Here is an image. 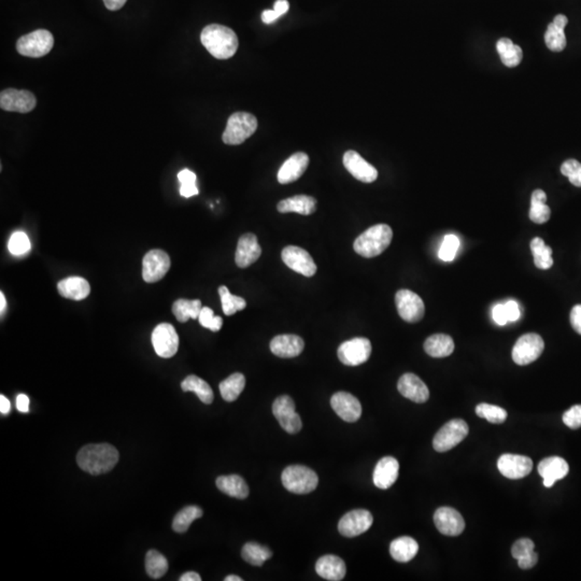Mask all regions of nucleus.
Returning <instances> with one entry per match:
<instances>
[{
	"instance_id": "nucleus-42",
	"label": "nucleus",
	"mask_w": 581,
	"mask_h": 581,
	"mask_svg": "<svg viewBox=\"0 0 581 581\" xmlns=\"http://www.w3.org/2000/svg\"><path fill=\"white\" fill-rule=\"evenodd\" d=\"M168 561L161 552L150 550L146 555V574L153 579H160L167 573Z\"/></svg>"
},
{
	"instance_id": "nucleus-24",
	"label": "nucleus",
	"mask_w": 581,
	"mask_h": 581,
	"mask_svg": "<svg viewBox=\"0 0 581 581\" xmlns=\"http://www.w3.org/2000/svg\"><path fill=\"white\" fill-rule=\"evenodd\" d=\"M309 165V156L304 152L293 154L285 162L278 173V181L281 184H289L298 180L304 175Z\"/></svg>"
},
{
	"instance_id": "nucleus-4",
	"label": "nucleus",
	"mask_w": 581,
	"mask_h": 581,
	"mask_svg": "<svg viewBox=\"0 0 581 581\" xmlns=\"http://www.w3.org/2000/svg\"><path fill=\"white\" fill-rule=\"evenodd\" d=\"M256 129L258 119L254 115L247 112H236L229 117L222 140L229 146H238L250 138Z\"/></svg>"
},
{
	"instance_id": "nucleus-16",
	"label": "nucleus",
	"mask_w": 581,
	"mask_h": 581,
	"mask_svg": "<svg viewBox=\"0 0 581 581\" xmlns=\"http://www.w3.org/2000/svg\"><path fill=\"white\" fill-rule=\"evenodd\" d=\"M281 258L287 267L301 275L312 277L316 273L314 258L303 248L296 246L285 247Z\"/></svg>"
},
{
	"instance_id": "nucleus-25",
	"label": "nucleus",
	"mask_w": 581,
	"mask_h": 581,
	"mask_svg": "<svg viewBox=\"0 0 581 581\" xmlns=\"http://www.w3.org/2000/svg\"><path fill=\"white\" fill-rule=\"evenodd\" d=\"M569 472V464L560 457H546L538 465V473L542 477L546 488H551L557 480L563 479Z\"/></svg>"
},
{
	"instance_id": "nucleus-60",
	"label": "nucleus",
	"mask_w": 581,
	"mask_h": 581,
	"mask_svg": "<svg viewBox=\"0 0 581 581\" xmlns=\"http://www.w3.org/2000/svg\"><path fill=\"white\" fill-rule=\"evenodd\" d=\"M279 15L275 10H265L262 15V20L265 24H272L275 22L277 19H279Z\"/></svg>"
},
{
	"instance_id": "nucleus-12",
	"label": "nucleus",
	"mask_w": 581,
	"mask_h": 581,
	"mask_svg": "<svg viewBox=\"0 0 581 581\" xmlns=\"http://www.w3.org/2000/svg\"><path fill=\"white\" fill-rule=\"evenodd\" d=\"M171 258L160 249L149 251L142 262V277L146 283H158L171 268Z\"/></svg>"
},
{
	"instance_id": "nucleus-8",
	"label": "nucleus",
	"mask_w": 581,
	"mask_h": 581,
	"mask_svg": "<svg viewBox=\"0 0 581 581\" xmlns=\"http://www.w3.org/2000/svg\"><path fill=\"white\" fill-rule=\"evenodd\" d=\"M544 349L545 343L538 334L528 333L521 336L513 345V362L520 366L535 362L542 355Z\"/></svg>"
},
{
	"instance_id": "nucleus-5",
	"label": "nucleus",
	"mask_w": 581,
	"mask_h": 581,
	"mask_svg": "<svg viewBox=\"0 0 581 581\" xmlns=\"http://www.w3.org/2000/svg\"><path fill=\"white\" fill-rule=\"evenodd\" d=\"M281 480L285 489L295 494L310 493L316 489L318 484L316 472L303 465L287 467L283 470Z\"/></svg>"
},
{
	"instance_id": "nucleus-62",
	"label": "nucleus",
	"mask_w": 581,
	"mask_h": 581,
	"mask_svg": "<svg viewBox=\"0 0 581 581\" xmlns=\"http://www.w3.org/2000/svg\"><path fill=\"white\" fill-rule=\"evenodd\" d=\"M180 581H200L202 580V577L198 574V573H195V571H187L185 574H183L182 576L179 578Z\"/></svg>"
},
{
	"instance_id": "nucleus-61",
	"label": "nucleus",
	"mask_w": 581,
	"mask_h": 581,
	"mask_svg": "<svg viewBox=\"0 0 581 581\" xmlns=\"http://www.w3.org/2000/svg\"><path fill=\"white\" fill-rule=\"evenodd\" d=\"M11 410V404L9 399L7 397H3V395H0V412L1 415H5L7 416Z\"/></svg>"
},
{
	"instance_id": "nucleus-10",
	"label": "nucleus",
	"mask_w": 581,
	"mask_h": 581,
	"mask_svg": "<svg viewBox=\"0 0 581 581\" xmlns=\"http://www.w3.org/2000/svg\"><path fill=\"white\" fill-rule=\"evenodd\" d=\"M397 312L404 321L417 323L421 321L426 312L423 301L410 289H399L395 295Z\"/></svg>"
},
{
	"instance_id": "nucleus-45",
	"label": "nucleus",
	"mask_w": 581,
	"mask_h": 581,
	"mask_svg": "<svg viewBox=\"0 0 581 581\" xmlns=\"http://www.w3.org/2000/svg\"><path fill=\"white\" fill-rule=\"evenodd\" d=\"M30 240L24 231H15L12 234L9 243H8V248L13 256H24L27 252H30Z\"/></svg>"
},
{
	"instance_id": "nucleus-30",
	"label": "nucleus",
	"mask_w": 581,
	"mask_h": 581,
	"mask_svg": "<svg viewBox=\"0 0 581 581\" xmlns=\"http://www.w3.org/2000/svg\"><path fill=\"white\" fill-rule=\"evenodd\" d=\"M278 211L281 213L296 212L303 216H310L316 209V200L308 195H296L293 198L281 200L277 206Z\"/></svg>"
},
{
	"instance_id": "nucleus-58",
	"label": "nucleus",
	"mask_w": 581,
	"mask_h": 581,
	"mask_svg": "<svg viewBox=\"0 0 581 581\" xmlns=\"http://www.w3.org/2000/svg\"><path fill=\"white\" fill-rule=\"evenodd\" d=\"M127 0H104L106 8L110 11H117L123 8Z\"/></svg>"
},
{
	"instance_id": "nucleus-1",
	"label": "nucleus",
	"mask_w": 581,
	"mask_h": 581,
	"mask_svg": "<svg viewBox=\"0 0 581 581\" xmlns=\"http://www.w3.org/2000/svg\"><path fill=\"white\" fill-rule=\"evenodd\" d=\"M119 451L109 444L84 446L77 455L79 467L88 474H106L119 462Z\"/></svg>"
},
{
	"instance_id": "nucleus-44",
	"label": "nucleus",
	"mask_w": 581,
	"mask_h": 581,
	"mask_svg": "<svg viewBox=\"0 0 581 581\" xmlns=\"http://www.w3.org/2000/svg\"><path fill=\"white\" fill-rule=\"evenodd\" d=\"M476 414L480 418L486 419L494 424L503 423L507 419V411L505 409L495 405L486 404V403L477 405Z\"/></svg>"
},
{
	"instance_id": "nucleus-36",
	"label": "nucleus",
	"mask_w": 581,
	"mask_h": 581,
	"mask_svg": "<svg viewBox=\"0 0 581 581\" xmlns=\"http://www.w3.org/2000/svg\"><path fill=\"white\" fill-rule=\"evenodd\" d=\"M181 388L184 392H195L204 404L209 405L213 401L214 395L211 387L207 382L195 374L187 376L181 383Z\"/></svg>"
},
{
	"instance_id": "nucleus-34",
	"label": "nucleus",
	"mask_w": 581,
	"mask_h": 581,
	"mask_svg": "<svg viewBox=\"0 0 581 581\" xmlns=\"http://www.w3.org/2000/svg\"><path fill=\"white\" fill-rule=\"evenodd\" d=\"M496 50L499 54L502 63L506 67L513 68L518 66L523 59V52L520 46L513 44L509 38H502L496 44Z\"/></svg>"
},
{
	"instance_id": "nucleus-41",
	"label": "nucleus",
	"mask_w": 581,
	"mask_h": 581,
	"mask_svg": "<svg viewBox=\"0 0 581 581\" xmlns=\"http://www.w3.org/2000/svg\"><path fill=\"white\" fill-rule=\"evenodd\" d=\"M204 511L198 506H187L175 515L173 528L177 533H185L195 520L202 518Z\"/></svg>"
},
{
	"instance_id": "nucleus-26",
	"label": "nucleus",
	"mask_w": 581,
	"mask_h": 581,
	"mask_svg": "<svg viewBox=\"0 0 581 581\" xmlns=\"http://www.w3.org/2000/svg\"><path fill=\"white\" fill-rule=\"evenodd\" d=\"M303 339L296 335L276 336L270 341V350L279 358L292 359L298 356L304 350Z\"/></svg>"
},
{
	"instance_id": "nucleus-29",
	"label": "nucleus",
	"mask_w": 581,
	"mask_h": 581,
	"mask_svg": "<svg viewBox=\"0 0 581 581\" xmlns=\"http://www.w3.org/2000/svg\"><path fill=\"white\" fill-rule=\"evenodd\" d=\"M59 293L65 298L82 301L90 295V283L84 278L69 277L59 281Z\"/></svg>"
},
{
	"instance_id": "nucleus-15",
	"label": "nucleus",
	"mask_w": 581,
	"mask_h": 581,
	"mask_svg": "<svg viewBox=\"0 0 581 581\" xmlns=\"http://www.w3.org/2000/svg\"><path fill=\"white\" fill-rule=\"evenodd\" d=\"M374 518L366 509H354L345 513L339 523V531L345 537H355L368 532L372 526Z\"/></svg>"
},
{
	"instance_id": "nucleus-46",
	"label": "nucleus",
	"mask_w": 581,
	"mask_h": 581,
	"mask_svg": "<svg viewBox=\"0 0 581 581\" xmlns=\"http://www.w3.org/2000/svg\"><path fill=\"white\" fill-rule=\"evenodd\" d=\"M460 247V240L455 235H447L444 239L438 256L444 262H453L457 254V249Z\"/></svg>"
},
{
	"instance_id": "nucleus-56",
	"label": "nucleus",
	"mask_w": 581,
	"mask_h": 581,
	"mask_svg": "<svg viewBox=\"0 0 581 581\" xmlns=\"http://www.w3.org/2000/svg\"><path fill=\"white\" fill-rule=\"evenodd\" d=\"M180 194L181 196L185 198H190L192 196H195V195H198V189L196 187V183H192V184H181Z\"/></svg>"
},
{
	"instance_id": "nucleus-47",
	"label": "nucleus",
	"mask_w": 581,
	"mask_h": 581,
	"mask_svg": "<svg viewBox=\"0 0 581 581\" xmlns=\"http://www.w3.org/2000/svg\"><path fill=\"white\" fill-rule=\"evenodd\" d=\"M562 175L569 178V182L577 187H581V164L576 160H567L561 166Z\"/></svg>"
},
{
	"instance_id": "nucleus-48",
	"label": "nucleus",
	"mask_w": 581,
	"mask_h": 581,
	"mask_svg": "<svg viewBox=\"0 0 581 581\" xmlns=\"http://www.w3.org/2000/svg\"><path fill=\"white\" fill-rule=\"evenodd\" d=\"M198 320L200 325L212 332H219L223 325V318L214 316L213 310L209 307H202Z\"/></svg>"
},
{
	"instance_id": "nucleus-55",
	"label": "nucleus",
	"mask_w": 581,
	"mask_h": 581,
	"mask_svg": "<svg viewBox=\"0 0 581 581\" xmlns=\"http://www.w3.org/2000/svg\"><path fill=\"white\" fill-rule=\"evenodd\" d=\"M178 180L181 184H192L196 183V175L189 169H183L178 173Z\"/></svg>"
},
{
	"instance_id": "nucleus-51",
	"label": "nucleus",
	"mask_w": 581,
	"mask_h": 581,
	"mask_svg": "<svg viewBox=\"0 0 581 581\" xmlns=\"http://www.w3.org/2000/svg\"><path fill=\"white\" fill-rule=\"evenodd\" d=\"M504 305H505L506 314H507L508 322L517 321L520 318V309H519V305L517 304V302L509 301V302Z\"/></svg>"
},
{
	"instance_id": "nucleus-23",
	"label": "nucleus",
	"mask_w": 581,
	"mask_h": 581,
	"mask_svg": "<svg viewBox=\"0 0 581 581\" xmlns=\"http://www.w3.org/2000/svg\"><path fill=\"white\" fill-rule=\"evenodd\" d=\"M399 461L393 457H384L377 463L374 470V484L378 489L387 490L397 480Z\"/></svg>"
},
{
	"instance_id": "nucleus-63",
	"label": "nucleus",
	"mask_w": 581,
	"mask_h": 581,
	"mask_svg": "<svg viewBox=\"0 0 581 581\" xmlns=\"http://www.w3.org/2000/svg\"><path fill=\"white\" fill-rule=\"evenodd\" d=\"M6 307H7V301H6L5 295H3V293H0V312H1V316L5 312Z\"/></svg>"
},
{
	"instance_id": "nucleus-14",
	"label": "nucleus",
	"mask_w": 581,
	"mask_h": 581,
	"mask_svg": "<svg viewBox=\"0 0 581 581\" xmlns=\"http://www.w3.org/2000/svg\"><path fill=\"white\" fill-rule=\"evenodd\" d=\"M36 105V96L30 91L7 88L0 93V107L5 111L28 113Z\"/></svg>"
},
{
	"instance_id": "nucleus-21",
	"label": "nucleus",
	"mask_w": 581,
	"mask_h": 581,
	"mask_svg": "<svg viewBox=\"0 0 581 581\" xmlns=\"http://www.w3.org/2000/svg\"><path fill=\"white\" fill-rule=\"evenodd\" d=\"M397 389L403 397L418 404H423L430 397V391L426 384L418 376L410 372L399 378Z\"/></svg>"
},
{
	"instance_id": "nucleus-39",
	"label": "nucleus",
	"mask_w": 581,
	"mask_h": 581,
	"mask_svg": "<svg viewBox=\"0 0 581 581\" xmlns=\"http://www.w3.org/2000/svg\"><path fill=\"white\" fill-rule=\"evenodd\" d=\"M202 302L200 299L187 301V299H178L173 305V314L175 318L181 323L189 321V318H198L202 312Z\"/></svg>"
},
{
	"instance_id": "nucleus-40",
	"label": "nucleus",
	"mask_w": 581,
	"mask_h": 581,
	"mask_svg": "<svg viewBox=\"0 0 581 581\" xmlns=\"http://www.w3.org/2000/svg\"><path fill=\"white\" fill-rule=\"evenodd\" d=\"M531 251L534 256V263L540 269H549L553 265L552 260V250L549 246L546 245L545 241L540 237L533 239L531 241Z\"/></svg>"
},
{
	"instance_id": "nucleus-17",
	"label": "nucleus",
	"mask_w": 581,
	"mask_h": 581,
	"mask_svg": "<svg viewBox=\"0 0 581 581\" xmlns=\"http://www.w3.org/2000/svg\"><path fill=\"white\" fill-rule=\"evenodd\" d=\"M497 468L508 479H522L532 472L533 461L526 455L506 453L499 457Z\"/></svg>"
},
{
	"instance_id": "nucleus-35",
	"label": "nucleus",
	"mask_w": 581,
	"mask_h": 581,
	"mask_svg": "<svg viewBox=\"0 0 581 581\" xmlns=\"http://www.w3.org/2000/svg\"><path fill=\"white\" fill-rule=\"evenodd\" d=\"M547 195L542 190H535L531 198L530 219L536 224L549 221L551 210L548 207Z\"/></svg>"
},
{
	"instance_id": "nucleus-53",
	"label": "nucleus",
	"mask_w": 581,
	"mask_h": 581,
	"mask_svg": "<svg viewBox=\"0 0 581 581\" xmlns=\"http://www.w3.org/2000/svg\"><path fill=\"white\" fill-rule=\"evenodd\" d=\"M571 324L575 332L581 335V305H576L571 309Z\"/></svg>"
},
{
	"instance_id": "nucleus-33",
	"label": "nucleus",
	"mask_w": 581,
	"mask_h": 581,
	"mask_svg": "<svg viewBox=\"0 0 581 581\" xmlns=\"http://www.w3.org/2000/svg\"><path fill=\"white\" fill-rule=\"evenodd\" d=\"M419 551L418 542L409 536L397 538L390 545V555L395 561L406 563L416 557Z\"/></svg>"
},
{
	"instance_id": "nucleus-19",
	"label": "nucleus",
	"mask_w": 581,
	"mask_h": 581,
	"mask_svg": "<svg viewBox=\"0 0 581 581\" xmlns=\"http://www.w3.org/2000/svg\"><path fill=\"white\" fill-rule=\"evenodd\" d=\"M331 406L337 416L345 422H356L362 416L360 401L347 392H337L332 397Z\"/></svg>"
},
{
	"instance_id": "nucleus-32",
	"label": "nucleus",
	"mask_w": 581,
	"mask_h": 581,
	"mask_svg": "<svg viewBox=\"0 0 581 581\" xmlns=\"http://www.w3.org/2000/svg\"><path fill=\"white\" fill-rule=\"evenodd\" d=\"M424 350L432 358H447L455 350V343L449 335L435 334L426 339Z\"/></svg>"
},
{
	"instance_id": "nucleus-52",
	"label": "nucleus",
	"mask_w": 581,
	"mask_h": 581,
	"mask_svg": "<svg viewBox=\"0 0 581 581\" xmlns=\"http://www.w3.org/2000/svg\"><path fill=\"white\" fill-rule=\"evenodd\" d=\"M538 562V555L536 552H531L528 555H524V557L520 558L518 560V565L520 569H532L533 566H535L537 564Z\"/></svg>"
},
{
	"instance_id": "nucleus-28",
	"label": "nucleus",
	"mask_w": 581,
	"mask_h": 581,
	"mask_svg": "<svg viewBox=\"0 0 581 581\" xmlns=\"http://www.w3.org/2000/svg\"><path fill=\"white\" fill-rule=\"evenodd\" d=\"M569 23V19L565 15H559L555 17L553 22L548 25L545 34V42L548 49L552 52H561L566 46V37L564 28Z\"/></svg>"
},
{
	"instance_id": "nucleus-18",
	"label": "nucleus",
	"mask_w": 581,
	"mask_h": 581,
	"mask_svg": "<svg viewBox=\"0 0 581 581\" xmlns=\"http://www.w3.org/2000/svg\"><path fill=\"white\" fill-rule=\"evenodd\" d=\"M436 528L443 535L459 536L465 530L462 515L451 507H440L434 513Z\"/></svg>"
},
{
	"instance_id": "nucleus-57",
	"label": "nucleus",
	"mask_w": 581,
	"mask_h": 581,
	"mask_svg": "<svg viewBox=\"0 0 581 581\" xmlns=\"http://www.w3.org/2000/svg\"><path fill=\"white\" fill-rule=\"evenodd\" d=\"M17 410L23 414H27L30 411V399L25 394H20L17 397Z\"/></svg>"
},
{
	"instance_id": "nucleus-7",
	"label": "nucleus",
	"mask_w": 581,
	"mask_h": 581,
	"mask_svg": "<svg viewBox=\"0 0 581 581\" xmlns=\"http://www.w3.org/2000/svg\"><path fill=\"white\" fill-rule=\"evenodd\" d=\"M468 426L464 420L449 421L436 433L433 447L437 453H446L459 445L468 435Z\"/></svg>"
},
{
	"instance_id": "nucleus-37",
	"label": "nucleus",
	"mask_w": 581,
	"mask_h": 581,
	"mask_svg": "<svg viewBox=\"0 0 581 581\" xmlns=\"http://www.w3.org/2000/svg\"><path fill=\"white\" fill-rule=\"evenodd\" d=\"M241 557L253 566H262L267 560L273 557L269 548L260 545L258 542H247L241 550Z\"/></svg>"
},
{
	"instance_id": "nucleus-49",
	"label": "nucleus",
	"mask_w": 581,
	"mask_h": 581,
	"mask_svg": "<svg viewBox=\"0 0 581 581\" xmlns=\"http://www.w3.org/2000/svg\"><path fill=\"white\" fill-rule=\"evenodd\" d=\"M534 542L528 538H521L517 540L511 548V555L515 560H519L524 555H528L531 552L534 551Z\"/></svg>"
},
{
	"instance_id": "nucleus-13",
	"label": "nucleus",
	"mask_w": 581,
	"mask_h": 581,
	"mask_svg": "<svg viewBox=\"0 0 581 581\" xmlns=\"http://www.w3.org/2000/svg\"><path fill=\"white\" fill-rule=\"evenodd\" d=\"M152 345L158 356L173 358L179 349V336L171 324H158L152 333Z\"/></svg>"
},
{
	"instance_id": "nucleus-43",
	"label": "nucleus",
	"mask_w": 581,
	"mask_h": 581,
	"mask_svg": "<svg viewBox=\"0 0 581 581\" xmlns=\"http://www.w3.org/2000/svg\"><path fill=\"white\" fill-rule=\"evenodd\" d=\"M219 295L221 297L222 309L227 316H233L247 307L246 301L242 297L231 294L225 285L219 287Z\"/></svg>"
},
{
	"instance_id": "nucleus-27",
	"label": "nucleus",
	"mask_w": 581,
	"mask_h": 581,
	"mask_svg": "<svg viewBox=\"0 0 581 581\" xmlns=\"http://www.w3.org/2000/svg\"><path fill=\"white\" fill-rule=\"evenodd\" d=\"M316 571L318 576L326 580L339 581L345 578L347 567L341 558L327 555L318 560Z\"/></svg>"
},
{
	"instance_id": "nucleus-59",
	"label": "nucleus",
	"mask_w": 581,
	"mask_h": 581,
	"mask_svg": "<svg viewBox=\"0 0 581 581\" xmlns=\"http://www.w3.org/2000/svg\"><path fill=\"white\" fill-rule=\"evenodd\" d=\"M289 5L287 3V0H277L275 3V7H274V10L278 13L279 17L281 15H285L289 10Z\"/></svg>"
},
{
	"instance_id": "nucleus-54",
	"label": "nucleus",
	"mask_w": 581,
	"mask_h": 581,
	"mask_svg": "<svg viewBox=\"0 0 581 581\" xmlns=\"http://www.w3.org/2000/svg\"><path fill=\"white\" fill-rule=\"evenodd\" d=\"M492 314H493L494 321L499 324V325H505L508 322L507 314H506L505 305H496L493 308Z\"/></svg>"
},
{
	"instance_id": "nucleus-20",
	"label": "nucleus",
	"mask_w": 581,
	"mask_h": 581,
	"mask_svg": "<svg viewBox=\"0 0 581 581\" xmlns=\"http://www.w3.org/2000/svg\"><path fill=\"white\" fill-rule=\"evenodd\" d=\"M343 165L356 180L364 183H372L377 180V169L372 164L365 161L358 152L353 150L345 152L343 155Z\"/></svg>"
},
{
	"instance_id": "nucleus-22",
	"label": "nucleus",
	"mask_w": 581,
	"mask_h": 581,
	"mask_svg": "<svg viewBox=\"0 0 581 581\" xmlns=\"http://www.w3.org/2000/svg\"><path fill=\"white\" fill-rule=\"evenodd\" d=\"M262 254V248L258 241V237L253 234H245L239 238L237 245L235 262L240 268H247L256 263Z\"/></svg>"
},
{
	"instance_id": "nucleus-38",
	"label": "nucleus",
	"mask_w": 581,
	"mask_h": 581,
	"mask_svg": "<svg viewBox=\"0 0 581 581\" xmlns=\"http://www.w3.org/2000/svg\"><path fill=\"white\" fill-rule=\"evenodd\" d=\"M246 387V378L240 372H235L220 383V392L224 401H234L238 399Z\"/></svg>"
},
{
	"instance_id": "nucleus-31",
	"label": "nucleus",
	"mask_w": 581,
	"mask_h": 581,
	"mask_svg": "<svg viewBox=\"0 0 581 581\" xmlns=\"http://www.w3.org/2000/svg\"><path fill=\"white\" fill-rule=\"evenodd\" d=\"M218 489L222 493L234 497V499H245L249 495V486L242 477L238 475H229V476L218 477Z\"/></svg>"
},
{
	"instance_id": "nucleus-9",
	"label": "nucleus",
	"mask_w": 581,
	"mask_h": 581,
	"mask_svg": "<svg viewBox=\"0 0 581 581\" xmlns=\"http://www.w3.org/2000/svg\"><path fill=\"white\" fill-rule=\"evenodd\" d=\"M273 414L287 433L296 434L302 430V419L296 412L294 401L287 395L276 399L273 404Z\"/></svg>"
},
{
	"instance_id": "nucleus-2",
	"label": "nucleus",
	"mask_w": 581,
	"mask_h": 581,
	"mask_svg": "<svg viewBox=\"0 0 581 581\" xmlns=\"http://www.w3.org/2000/svg\"><path fill=\"white\" fill-rule=\"evenodd\" d=\"M200 41L213 57L229 59L238 50V37L229 27L211 24L204 27L200 34Z\"/></svg>"
},
{
	"instance_id": "nucleus-11",
	"label": "nucleus",
	"mask_w": 581,
	"mask_h": 581,
	"mask_svg": "<svg viewBox=\"0 0 581 581\" xmlns=\"http://www.w3.org/2000/svg\"><path fill=\"white\" fill-rule=\"evenodd\" d=\"M337 354L343 364L347 366H359L368 362L370 359L372 354V343L370 339L356 337L341 343Z\"/></svg>"
},
{
	"instance_id": "nucleus-6",
	"label": "nucleus",
	"mask_w": 581,
	"mask_h": 581,
	"mask_svg": "<svg viewBox=\"0 0 581 581\" xmlns=\"http://www.w3.org/2000/svg\"><path fill=\"white\" fill-rule=\"evenodd\" d=\"M54 37L49 30H37L21 37L17 42V50L22 56L38 59L51 52Z\"/></svg>"
},
{
	"instance_id": "nucleus-50",
	"label": "nucleus",
	"mask_w": 581,
	"mask_h": 581,
	"mask_svg": "<svg viewBox=\"0 0 581 581\" xmlns=\"http://www.w3.org/2000/svg\"><path fill=\"white\" fill-rule=\"evenodd\" d=\"M563 422L571 430L581 428V405H575L563 415Z\"/></svg>"
},
{
	"instance_id": "nucleus-64",
	"label": "nucleus",
	"mask_w": 581,
	"mask_h": 581,
	"mask_svg": "<svg viewBox=\"0 0 581 581\" xmlns=\"http://www.w3.org/2000/svg\"><path fill=\"white\" fill-rule=\"evenodd\" d=\"M225 581H242V578H240L239 576H236V575H231V576H227V578L224 579Z\"/></svg>"
},
{
	"instance_id": "nucleus-3",
	"label": "nucleus",
	"mask_w": 581,
	"mask_h": 581,
	"mask_svg": "<svg viewBox=\"0 0 581 581\" xmlns=\"http://www.w3.org/2000/svg\"><path fill=\"white\" fill-rule=\"evenodd\" d=\"M393 238V231L387 224H377L355 239V252L363 258H374L387 250Z\"/></svg>"
}]
</instances>
